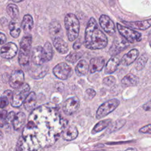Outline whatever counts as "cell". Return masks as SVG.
<instances>
[{"instance_id": "cell-1", "label": "cell", "mask_w": 151, "mask_h": 151, "mask_svg": "<svg viewBox=\"0 0 151 151\" xmlns=\"http://www.w3.org/2000/svg\"><path fill=\"white\" fill-rule=\"evenodd\" d=\"M67 126L56 107L45 104L34 109L19 139L16 151H38L54 145Z\"/></svg>"}, {"instance_id": "cell-2", "label": "cell", "mask_w": 151, "mask_h": 151, "mask_svg": "<svg viewBox=\"0 0 151 151\" xmlns=\"http://www.w3.org/2000/svg\"><path fill=\"white\" fill-rule=\"evenodd\" d=\"M108 43L107 37L99 28L96 19L91 17L88 20L84 35V46L90 50H100Z\"/></svg>"}, {"instance_id": "cell-3", "label": "cell", "mask_w": 151, "mask_h": 151, "mask_svg": "<svg viewBox=\"0 0 151 151\" xmlns=\"http://www.w3.org/2000/svg\"><path fill=\"white\" fill-rule=\"evenodd\" d=\"M64 25L68 40L73 41L79 34L80 22L78 18L73 14H67L64 18Z\"/></svg>"}, {"instance_id": "cell-4", "label": "cell", "mask_w": 151, "mask_h": 151, "mask_svg": "<svg viewBox=\"0 0 151 151\" xmlns=\"http://www.w3.org/2000/svg\"><path fill=\"white\" fill-rule=\"evenodd\" d=\"M31 44L32 37L31 35H25L20 41L18 61L22 66H25L29 64Z\"/></svg>"}, {"instance_id": "cell-5", "label": "cell", "mask_w": 151, "mask_h": 151, "mask_svg": "<svg viewBox=\"0 0 151 151\" xmlns=\"http://www.w3.org/2000/svg\"><path fill=\"white\" fill-rule=\"evenodd\" d=\"M29 86L27 83L23 84L21 86L17 88L11 99V103L12 106L18 107L24 103L27 97L29 94Z\"/></svg>"}, {"instance_id": "cell-6", "label": "cell", "mask_w": 151, "mask_h": 151, "mask_svg": "<svg viewBox=\"0 0 151 151\" xmlns=\"http://www.w3.org/2000/svg\"><path fill=\"white\" fill-rule=\"evenodd\" d=\"M117 28L120 34L124 37L127 41L130 43H134L141 41L142 34L140 32L123 26L118 23L117 24Z\"/></svg>"}, {"instance_id": "cell-7", "label": "cell", "mask_w": 151, "mask_h": 151, "mask_svg": "<svg viewBox=\"0 0 151 151\" xmlns=\"http://www.w3.org/2000/svg\"><path fill=\"white\" fill-rule=\"evenodd\" d=\"M119 104V100L116 99H113L104 102L98 108L96 111V118L101 119L106 116L114 110Z\"/></svg>"}, {"instance_id": "cell-8", "label": "cell", "mask_w": 151, "mask_h": 151, "mask_svg": "<svg viewBox=\"0 0 151 151\" xmlns=\"http://www.w3.org/2000/svg\"><path fill=\"white\" fill-rule=\"evenodd\" d=\"M53 74L54 76L61 80H67L72 74L71 67L65 63H61L56 65L53 70Z\"/></svg>"}, {"instance_id": "cell-9", "label": "cell", "mask_w": 151, "mask_h": 151, "mask_svg": "<svg viewBox=\"0 0 151 151\" xmlns=\"http://www.w3.org/2000/svg\"><path fill=\"white\" fill-rule=\"evenodd\" d=\"M31 60L33 64L35 65H42L45 63L47 62L42 47L38 45L33 48L32 50Z\"/></svg>"}, {"instance_id": "cell-10", "label": "cell", "mask_w": 151, "mask_h": 151, "mask_svg": "<svg viewBox=\"0 0 151 151\" xmlns=\"http://www.w3.org/2000/svg\"><path fill=\"white\" fill-rule=\"evenodd\" d=\"M80 106V100L77 97L74 96L67 99L63 106V110L65 114L71 115L75 113Z\"/></svg>"}, {"instance_id": "cell-11", "label": "cell", "mask_w": 151, "mask_h": 151, "mask_svg": "<svg viewBox=\"0 0 151 151\" xmlns=\"http://www.w3.org/2000/svg\"><path fill=\"white\" fill-rule=\"evenodd\" d=\"M24 83V73L21 70L13 71L9 79V86L13 88H18Z\"/></svg>"}, {"instance_id": "cell-12", "label": "cell", "mask_w": 151, "mask_h": 151, "mask_svg": "<svg viewBox=\"0 0 151 151\" xmlns=\"http://www.w3.org/2000/svg\"><path fill=\"white\" fill-rule=\"evenodd\" d=\"M99 23L104 31L109 34L113 35L115 34L116 27L113 21L106 15H101L99 18Z\"/></svg>"}, {"instance_id": "cell-13", "label": "cell", "mask_w": 151, "mask_h": 151, "mask_svg": "<svg viewBox=\"0 0 151 151\" xmlns=\"http://www.w3.org/2000/svg\"><path fill=\"white\" fill-rule=\"evenodd\" d=\"M18 51V47L13 42H8L2 45L1 48V56L5 59H11L14 57Z\"/></svg>"}, {"instance_id": "cell-14", "label": "cell", "mask_w": 151, "mask_h": 151, "mask_svg": "<svg viewBox=\"0 0 151 151\" xmlns=\"http://www.w3.org/2000/svg\"><path fill=\"white\" fill-rule=\"evenodd\" d=\"M104 64L105 60L103 57H97L92 58L89 63V71L90 73H94L101 71Z\"/></svg>"}, {"instance_id": "cell-15", "label": "cell", "mask_w": 151, "mask_h": 151, "mask_svg": "<svg viewBox=\"0 0 151 151\" xmlns=\"http://www.w3.org/2000/svg\"><path fill=\"white\" fill-rule=\"evenodd\" d=\"M48 67L47 65H35L31 68L28 73L32 78L38 79L44 77L48 72Z\"/></svg>"}, {"instance_id": "cell-16", "label": "cell", "mask_w": 151, "mask_h": 151, "mask_svg": "<svg viewBox=\"0 0 151 151\" xmlns=\"http://www.w3.org/2000/svg\"><path fill=\"white\" fill-rule=\"evenodd\" d=\"M139 54V52L137 49H132L123 56L120 60V63L125 66L129 65L137 59Z\"/></svg>"}, {"instance_id": "cell-17", "label": "cell", "mask_w": 151, "mask_h": 151, "mask_svg": "<svg viewBox=\"0 0 151 151\" xmlns=\"http://www.w3.org/2000/svg\"><path fill=\"white\" fill-rule=\"evenodd\" d=\"M78 132L76 126L73 125L67 126L62 133V137L64 140L70 141L75 139L78 136Z\"/></svg>"}, {"instance_id": "cell-18", "label": "cell", "mask_w": 151, "mask_h": 151, "mask_svg": "<svg viewBox=\"0 0 151 151\" xmlns=\"http://www.w3.org/2000/svg\"><path fill=\"white\" fill-rule=\"evenodd\" d=\"M120 64V60L119 58L116 56H113L107 63L104 73L105 74H112L117 68L118 66Z\"/></svg>"}, {"instance_id": "cell-19", "label": "cell", "mask_w": 151, "mask_h": 151, "mask_svg": "<svg viewBox=\"0 0 151 151\" xmlns=\"http://www.w3.org/2000/svg\"><path fill=\"white\" fill-rule=\"evenodd\" d=\"M126 25L137 29L145 30L151 27V19L144 21H135V22H125L123 21Z\"/></svg>"}, {"instance_id": "cell-20", "label": "cell", "mask_w": 151, "mask_h": 151, "mask_svg": "<svg viewBox=\"0 0 151 151\" xmlns=\"http://www.w3.org/2000/svg\"><path fill=\"white\" fill-rule=\"evenodd\" d=\"M53 45L57 51L61 54H66L68 51V46L67 43L62 38L58 37L52 40Z\"/></svg>"}, {"instance_id": "cell-21", "label": "cell", "mask_w": 151, "mask_h": 151, "mask_svg": "<svg viewBox=\"0 0 151 151\" xmlns=\"http://www.w3.org/2000/svg\"><path fill=\"white\" fill-rule=\"evenodd\" d=\"M50 34L51 38L54 40V38L62 37H63V30L61 25L57 21L52 22L50 25Z\"/></svg>"}, {"instance_id": "cell-22", "label": "cell", "mask_w": 151, "mask_h": 151, "mask_svg": "<svg viewBox=\"0 0 151 151\" xmlns=\"http://www.w3.org/2000/svg\"><path fill=\"white\" fill-rule=\"evenodd\" d=\"M121 83L122 85L126 87L135 86L139 83V78L136 76L129 73L122 78Z\"/></svg>"}, {"instance_id": "cell-23", "label": "cell", "mask_w": 151, "mask_h": 151, "mask_svg": "<svg viewBox=\"0 0 151 151\" xmlns=\"http://www.w3.org/2000/svg\"><path fill=\"white\" fill-rule=\"evenodd\" d=\"M37 96L34 91L29 93L24 102V106L27 111L32 110L36 104Z\"/></svg>"}, {"instance_id": "cell-24", "label": "cell", "mask_w": 151, "mask_h": 151, "mask_svg": "<svg viewBox=\"0 0 151 151\" xmlns=\"http://www.w3.org/2000/svg\"><path fill=\"white\" fill-rule=\"evenodd\" d=\"M26 121V116L22 112H18L16 114L15 118L12 122L14 130H18L20 129L25 124Z\"/></svg>"}, {"instance_id": "cell-25", "label": "cell", "mask_w": 151, "mask_h": 151, "mask_svg": "<svg viewBox=\"0 0 151 151\" xmlns=\"http://www.w3.org/2000/svg\"><path fill=\"white\" fill-rule=\"evenodd\" d=\"M33 18L29 14H26L24 16L21 22V27L25 33L29 32L33 28Z\"/></svg>"}, {"instance_id": "cell-26", "label": "cell", "mask_w": 151, "mask_h": 151, "mask_svg": "<svg viewBox=\"0 0 151 151\" xmlns=\"http://www.w3.org/2000/svg\"><path fill=\"white\" fill-rule=\"evenodd\" d=\"M89 70V64L84 60H81L77 64L75 71L77 76H85Z\"/></svg>"}, {"instance_id": "cell-27", "label": "cell", "mask_w": 151, "mask_h": 151, "mask_svg": "<svg viewBox=\"0 0 151 151\" xmlns=\"http://www.w3.org/2000/svg\"><path fill=\"white\" fill-rule=\"evenodd\" d=\"M126 47H127V44L126 42H124L123 40H116L113 43L112 46L110 49V54H111L112 55H116V54L120 52L122 50H123Z\"/></svg>"}, {"instance_id": "cell-28", "label": "cell", "mask_w": 151, "mask_h": 151, "mask_svg": "<svg viewBox=\"0 0 151 151\" xmlns=\"http://www.w3.org/2000/svg\"><path fill=\"white\" fill-rule=\"evenodd\" d=\"M9 29L10 31V35L15 38L19 37L21 32V28L19 24L15 20H12L9 24Z\"/></svg>"}, {"instance_id": "cell-29", "label": "cell", "mask_w": 151, "mask_h": 151, "mask_svg": "<svg viewBox=\"0 0 151 151\" xmlns=\"http://www.w3.org/2000/svg\"><path fill=\"white\" fill-rule=\"evenodd\" d=\"M111 122V119H107L104 120H102L99 121L93 127L92 130V133H97L98 132H101L104 129H106L107 127L110 123Z\"/></svg>"}, {"instance_id": "cell-30", "label": "cell", "mask_w": 151, "mask_h": 151, "mask_svg": "<svg viewBox=\"0 0 151 151\" xmlns=\"http://www.w3.org/2000/svg\"><path fill=\"white\" fill-rule=\"evenodd\" d=\"M7 14L13 20H16L19 17V9L14 4H9L6 6Z\"/></svg>"}, {"instance_id": "cell-31", "label": "cell", "mask_w": 151, "mask_h": 151, "mask_svg": "<svg viewBox=\"0 0 151 151\" xmlns=\"http://www.w3.org/2000/svg\"><path fill=\"white\" fill-rule=\"evenodd\" d=\"M126 120L120 119L116 120L113 123H112L109 128L108 129L107 132L109 131L110 133L117 131V130H119L120 128H122L125 124H126Z\"/></svg>"}, {"instance_id": "cell-32", "label": "cell", "mask_w": 151, "mask_h": 151, "mask_svg": "<svg viewBox=\"0 0 151 151\" xmlns=\"http://www.w3.org/2000/svg\"><path fill=\"white\" fill-rule=\"evenodd\" d=\"M43 48L46 56L47 61L48 62L50 61L53 57V50H52V47L51 43L49 42L48 41H47L45 43L43 47Z\"/></svg>"}, {"instance_id": "cell-33", "label": "cell", "mask_w": 151, "mask_h": 151, "mask_svg": "<svg viewBox=\"0 0 151 151\" xmlns=\"http://www.w3.org/2000/svg\"><path fill=\"white\" fill-rule=\"evenodd\" d=\"M83 54L80 52H71L65 57V60L71 63H75L81 57Z\"/></svg>"}, {"instance_id": "cell-34", "label": "cell", "mask_w": 151, "mask_h": 151, "mask_svg": "<svg viewBox=\"0 0 151 151\" xmlns=\"http://www.w3.org/2000/svg\"><path fill=\"white\" fill-rule=\"evenodd\" d=\"M147 61V57L146 55L143 54L141 55L139 58L137 60L136 65H135V68H136L137 70H142L144 67L146 65V63Z\"/></svg>"}, {"instance_id": "cell-35", "label": "cell", "mask_w": 151, "mask_h": 151, "mask_svg": "<svg viewBox=\"0 0 151 151\" xmlns=\"http://www.w3.org/2000/svg\"><path fill=\"white\" fill-rule=\"evenodd\" d=\"M103 83L109 87H111L113 86H114L116 83V78L111 76L106 77L105 78H104V79L103 80Z\"/></svg>"}, {"instance_id": "cell-36", "label": "cell", "mask_w": 151, "mask_h": 151, "mask_svg": "<svg viewBox=\"0 0 151 151\" xmlns=\"http://www.w3.org/2000/svg\"><path fill=\"white\" fill-rule=\"evenodd\" d=\"M9 104V98L6 96L2 95L1 97V103H0V107L1 109L4 108Z\"/></svg>"}, {"instance_id": "cell-37", "label": "cell", "mask_w": 151, "mask_h": 151, "mask_svg": "<svg viewBox=\"0 0 151 151\" xmlns=\"http://www.w3.org/2000/svg\"><path fill=\"white\" fill-rule=\"evenodd\" d=\"M16 114L15 113V112L14 111H11L9 114H8L7 115V117L6 118V119L4 120V123H9L11 122L12 123L14 118H15V116Z\"/></svg>"}, {"instance_id": "cell-38", "label": "cell", "mask_w": 151, "mask_h": 151, "mask_svg": "<svg viewBox=\"0 0 151 151\" xmlns=\"http://www.w3.org/2000/svg\"><path fill=\"white\" fill-rule=\"evenodd\" d=\"M96 94V91H94V90H93V89H92V88H88V89L86 90V97H87L88 99H90V100L93 99V98L95 97Z\"/></svg>"}, {"instance_id": "cell-39", "label": "cell", "mask_w": 151, "mask_h": 151, "mask_svg": "<svg viewBox=\"0 0 151 151\" xmlns=\"http://www.w3.org/2000/svg\"><path fill=\"white\" fill-rule=\"evenodd\" d=\"M139 132L142 133H149L151 134V124H147L139 129Z\"/></svg>"}, {"instance_id": "cell-40", "label": "cell", "mask_w": 151, "mask_h": 151, "mask_svg": "<svg viewBox=\"0 0 151 151\" xmlns=\"http://www.w3.org/2000/svg\"><path fill=\"white\" fill-rule=\"evenodd\" d=\"M142 107L146 111H151V100L144 104Z\"/></svg>"}, {"instance_id": "cell-41", "label": "cell", "mask_w": 151, "mask_h": 151, "mask_svg": "<svg viewBox=\"0 0 151 151\" xmlns=\"http://www.w3.org/2000/svg\"><path fill=\"white\" fill-rule=\"evenodd\" d=\"M81 42L80 39H78L73 44V48L74 50H78L81 47Z\"/></svg>"}, {"instance_id": "cell-42", "label": "cell", "mask_w": 151, "mask_h": 151, "mask_svg": "<svg viewBox=\"0 0 151 151\" xmlns=\"http://www.w3.org/2000/svg\"><path fill=\"white\" fill-rule=\"evenodd\" d=\"M0 40H1V45H3L4 44H5V42H6V36L5 35L2 33V32H1L0 33Z\"/></svg>"}, {"instance_id": "cell-43", "label": "cell", "mask_w": 151, "mask_h": 151, "mask_svg": "<svg viewBox=\"0 0 151 151\" xmlns=\"http://www.w3.org/2000/svg\"><path fill=\"white\" fill-rule=\"evenodd\" d=\"M7 111L5 110H2L1 111V113H0V116H1V120H4V121L6 119V117H7Z\"/></svg>"}, {"instance_id": "cell-44", "label": "cell", "mask_w": 151, "mask_h": 151, "mask_svg": "<svg viewBox=\"0 0 151 151\" xmlns=\"http://www.w3.org/2000/svg\"><path fill=\"white\" fill-rule=\"evenodd\" d=\"M125 151H137V150L135 148H133V147H129L128 149H127Z\"/></svg>"}, {"instance_id": "cell-45", "label": "cell", "mask_w": 151, "mask_h": 151, "mask_svg": "<svg viewBox=\"0 0 151 151\" xmlns=\"http://www.w3.org/2000/svg\"><path fill=\"white\" fill-rule=\"evenodd\" d=\"M13 2H17V3H18V2H22V1H23L24 0H12Z\"/></svg>"}, {"instance_id": "cell-46", "label": "cell", "mask_w": 151, "mask_h": 151, "mask_svg": "<svg viewBox=\"0 0 151 151\" xmlns=\"http://www.w3.org/2000/svg\"><path fill=\"white\" fill-rule=\"evenodd\" d=\"M150 46H151V41H150Z\"/></svg>"}]
</instances>
